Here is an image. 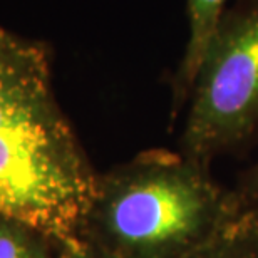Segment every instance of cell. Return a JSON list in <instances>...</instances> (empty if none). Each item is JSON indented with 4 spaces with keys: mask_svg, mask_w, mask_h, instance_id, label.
<instances>
[{
    "mask_svg": "<svg viewBox=\"0 0 258 258\" xmlns=\"http://www.w3.org/2000/svg\"><path fill=\"white\" fill-rule=\"evenodd\" d=\"M179 151L205 166L258 126V0H240L215 29L188 96Z\"/></svg>",
    "mask_w": 258,
    "mask_h": 258,
    "instance_id": "3",
    "label": "cell"
},
{
    "mask_svg": "<svg viewBox=\"0 0 258 258\" xmlns=\"http://www.w3.org/2000/svg\"><path fill=\"white\" fill-rule=\"evenodd\" d=\"M238 208L210 166L146 149L97 174L77 240L107 258H188Z\"/></svg>",
    "mask_w": 258,
    "mask_h": 258,
    "instance_id": "2",
    "label": "cell"
},
{
    "mask_svg": "<svg viewBox=\"0 0 258 258\" xmlns=\"http://www.w3.org/2000/svg\"><path fill=\"white\" fill-rule=\"evenodd\" d=\"M64 258H107L89 245L82 243L81 240L71 241L64 245Z\"/></svg>",
    "mask_w": 258,
    "mask_h": 258,
    "instance_id": "8",
    "label": "cell"
},
{
    "mask_svg": "<svg viewBox=\"0 0 258 258\" xmlns=\"http://www.w3.org/2000/svg\"><path fill=\"white\" fill-rule=\"evenodd\" d=\"M188 258H258V213L240 205L236 213Z\"/></svg>",
    "mask_w": 258,
    "mask_h": 258,
    "instance_id": "5",
    "label": "cell"
},
{
    "mask_svg": "<svg viewBox=\"0 0 258 258\" xmlns=\"http://www.w3.org/2000/svg\"><path fill=\"white\" fill-rule=\"evenodd\" d=\"M230 0H188L189 35L173 79V114L188 102L193 79L215 29L226 12Z\"/></svg>",
    "mask_w": 258,
    "mask_h": 258,
    "instance_id": "4",
    "label": "cell"
},
{
    "mask_svg": "<svg viewBox=\"0 0 258 258\" xmlns=\"http://www.w3.org/2000/svg\"><path fill=\"white\" fill-rule=\"evenodd\" d=\"M64 241L0 211V258H64Z\"/></svg>",
    "mask_w": 258,
    "mask_h": 258,
    "instance_id": "6",
    "label": "cell"
},
{
    "mask_svg": "<svg viewBox=\"0 0 258 258\" xmlns=\"http://www.w3.org/2000/svg\"><path fill=\"white\" fill-rule=\"evenodd\" d=\"M97 174L55 96L47 49L0 25V211L71 243Z\"/></svg>",
    "mask_w": 258,
    "mask_h": 258,
    "instance_id": "1",
    "label": "cell"
},
{
    "mask_svg": "<svg viewBox=\"0 0 258 258\" xmlns=\"http://www.w3.org/2000/svg\"><path fill=\"white\" fill-rule=\"evenodd\" d=\"M235 193L238 196L241 206L258 213V161L240 179Z\"/></svg>",
    "mask_w": 258,
    "mask_h": 258,
    "instance_id": "7",
    "label": "cell"
}]
</instances>
